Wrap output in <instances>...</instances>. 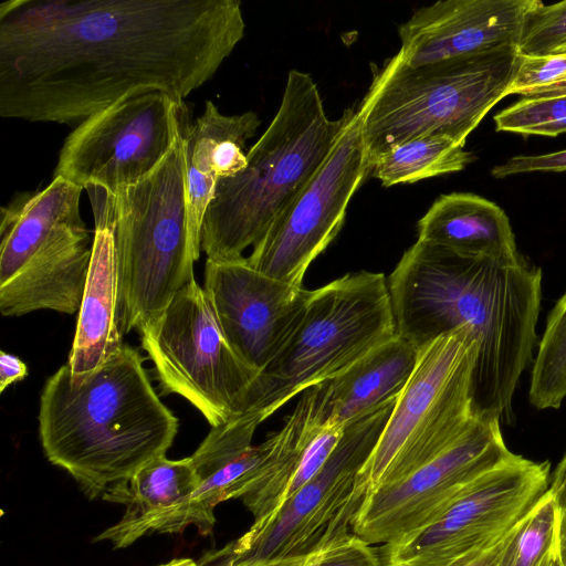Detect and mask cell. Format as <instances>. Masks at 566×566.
I'll return each instance as SVG.
<instances>
[{
  "mask_svg": "<svg viewBox=\"0 0 566 566\" xmlns=\"http://www.w3.org/2000/svg\"><path fill=\"white\" fill-rule=\"evenodd\" d=\"M239 0H9L0 116L80 124L140 92L185 99L244 35Z\"/></svg>",
  "mask_w": 566,
  "mask_h": 566,
  "instance_id": "6da1fadb",
  "label": "cell"
},
{
  "mask_svg": "<svg viewBox=\"0 0 566 566\" xmlns=\"http://www.w3.org/2000/svg\"><path fill=\"white\" fill-rule=\"evenodd\" d=\"M387 282L397 335L417 349L461 327L471 332L474 411L514 424L513 397L537 342L541 268L523 254L507 262L417 240Z\"/></svg>",
  "mask_w": 566,
  "mask_h": 566,
  "instance_id": "7a4b0ae2",
  "label": "cell"
},
{
  "mask_svg": "<svg viewBox=\"0 0 566 566\" xmlns=\"http://www.w3.org/2000/svg\"><path fill=\"white\" fill-rule=\"evenodd\" d=\"M38 419L48 460L90 499L166 455L179 427L154 389L144 358L127 344L82 382L61 366L44 385Z\"/></svg>",
  "mask_w": 566,
  "mask_h": 566,
  "instance_id": "3957f363",
  "label": "cell"
},
{
  "mask_svg": "<svg viewBox=\"0 0 566 566\" xmlns=\"http://www.w3.org/2000/svg\"><path fill=\"white\" fill-rule=\"evenodd\" d=\"M347 118L327 117L312 76L291 70L273 120L247 153L245 167L219 180L200 230L207 259L243 258L315 175Z\"/></svg>",
  "mask_w": 566,
  "mask_h": 566,
  "instance_id": "277c9868",
  "label": "cell"
},
{
  "mask_svg": "<svg viewBox=\"0 0 566 566\" xmlns=\"http://www.w3.org/2000/svg\"><path fill=\"white\" fill-rule=\"evenodd\" d=\"M517 46L408 66L397 54L374 71L361 103V129L370 163L422 136L465 145L490 109L507 96L518 64Z\"/></svg>",
  "mask_w": 566,
  "mask_h": 566,
  "instance_id": "5b68a950",
  "label": "cell"
},
{
  "mask_svg": "<svg viewBox=\"0 0 566 566\" xmlns=\"http://www.w3.org/2000/svg\"><path fill=\"white\" fill-rule=\"evenodd\" d=\"M185 137L139 181L115 195L113 227L122 334L160 314L195 280Z\"/></svg>",
  "mask_w": 566,
  "mask_h": 566,
  "instance_id": "8992f818",
  "label": "cell"
},
{
  "mask_svg": "<svg viewBox=\"0 0 566 566\" xmlns=\"http://www.w3.org/2000/svg\"><path fill=\"white\" fill-rule=\"evenodd\" d=\"M396 335L382 273H347L312 291L294 331L256 377L245 413L263 422L294 396L336 377Z\"/></svg>",
  "mask_w": 566,
  "mask_h": 566,
  "instance_id": "52a82bcc",
  "label": "cell"
},
{
  "mask_svg": "<svg viewBox=\"0 0 566 566\" xmlns=\"http://www.w3.org/2000/svg\"><path fill=\"white\" fill-rule=\"evenodd\" d=\"M478 343L461 327L418 349L415 369L397 399L355 493L364 499L426 464L454 443L478 419L473 378Z\"/></svg>",
  "mask_w": 566,
  "mask_h": 566,
  "instance_id": "ba28073f",
  "label": "cell"
},
{
  "mask_svg": "<svg viewBox=\"0 0 566 566\" xmlns=\"http://www.w3.org/2000/svg\"><path fill=\"white\" fill-rule=\"evenodd\" d=\"M397 401V400H396ZM396 401L347 426L321 471L273 515L259 522L198 566H256L306 554L354 534L363 501L356 478L376 446Z\"/></svg>",
  "mask_w": 566,
  "mask_h": 566,
  "instance_id": "9c48e42d",
  "label": "cell"
},
{
  "mask_svg": "<svg viewBox=\"0 0 566 566\" xmlns=\"http://www.w3.org/2000/svg\"><path fill=\"white\" fill-rule=\"evenodd\" d=\"M138 332L164 392L188 400L211 427L245 413L259 373L232 349L196 280Z\"/></svg>",
  "mask_w": 566,
  "mask_h": 566,
  "instance_id": "30bf717a",
  "label": "cell"
},
{
  "mask_svg": "<svg viewBox=\"0 0 566 566\" xmlns=\"http://www.w3.org/2000/svg\"><path fill=\"white\" fill-rule=\"evenodd\" d=\"M549 461L513 453L423 525L380 545L382 566H451L500 541L548 490Z\"/></svg>",
  "mask_w": 566,
  "mask_h": 566,
  "instance_id": "8fae6325",
  "label": "cell"
},
{
  "mask_svg": "<svg viewBox=\"0 0 566 566\" xmlns=\"http://www.w3.org/2000/svg\"><path fill=\"white\" fill-rule=\"evenodd\" d=\"M190 125L185 99L161 91L128 95L75 126L53 178L116 193L150 174Z\"/></svg>",
  "mask_w": 566,
  "mask_h": 566,
  "instance_id": "7c38bea8",
  "label": "cell"
},
{
  "mask_svg": "<svg viewBox=\"0 0 566 566\" xmlns=\"http://www.w3.org/2000/svg\"><path fill=\"white\" fill-rule=\"evenodd\" d=\"M346 112L324 163L247 258L262 274L302 286L308 266L335 239L350 199L370 174L360 112L358 107Z\"/></svg>",
  "mask_w": 566,
  "mask_h": 566,
  "instance_id": "4fadbf2b",
  "label": "cell"
},
{
  "mask_svg": "<svg viewBox=\"0 0 566 566\" xmlns=\"http://www.w3.org/2000/svg\"><path fill=\"white\" fill-rule=\"evenodd\" d=\"M501 422L481 418L449 448L405 478L367 494L352 530L384 545L423 525L474 479L507 460Z\"/></svg>",
  "mask_w": 566,
  "mask_h": 566,
  "instance_id": "5bb4252c",
  "label": "cell"
},
{
  "mask_svg": "<svg viewBox=\"0 0 566 566\" xmlns=\"http://www.w3.org/2000/svg\"><path fill=\"white\" fill-rule=\"evenodd\" d=\"M306 413L307 400L303 395L284 426L259 446H252L261 423L254 415L244 413L212 427L191 455L200 485L168 516L158 533H178L195 525L199 534H211L214 507L227 500L242 499L265 480L301 432Z\"/></svg>",
  "mask_w": 566,
  "mask_h": 566,
  "instance_id": "9a60e30c",
  "label": "cell"
},
{
  "mask_svg": "<svg viewBox=\"0 0 566 566\" xmlns=\"http://www.w3.org/2000/svg\"><path fill=\"white\" fill-rule=\"evenodd\" d=\"M203 290L226 339L259 374L282 349L312 293L262 274L244 256L207 259Z\"/></svg>",
  "mask_w": 566,
  "mask_h": 566,
  "instance_id": "2e32d148",
  "label": "cell"
},
{
  "mask_svg": "<svg viewBox=\"0 0 566 566\" xmlns=\"http://www.w3.org/2000/svg\"><path fill=\"white\" fill-rule=\"evenodd\" d=\"M536 0H444L422 7L399 27L397 56L408 66L518 46Z\"/></svg>",
  "mask_w": 566,
  "mask_h": 566,
  "instance_id": "e0dca14e",
  "label": "cell"
},
{
  "mask_svg": "<svg viewBox=\"0 0 566 566\" xmlns=\"http://www.w3.org/2000/svg\"><path fill=\"white\" fill-rule=\"evenodd\" d=\"M84 190L93 211L94 234L91 266L66 363L75 382L91 377L124 346L113 233L115 195L92 184Z\"/></svg>",
  "mask_w": 566,
  "mask_h": 566,
  "instance_id": "ac0fdd59",
  "label": "cell"
},
{
  "mask_svg": "<svg viewBox=\"0 0 566 566\" xmlns=\"http://www.w3.org/2000/svg\"><path fill=\"white\" fill-rule=\"evenodd\" d=\"M417 356L418 349L396 335L336 377L307 389L306 424L346 428L396 401Z\"/></svg>",
  "mask_w": 566,
  "mask_h": 566,
  "instance_id": "d6986e66",
  "label": "cell"
},
{
  "mask_svg": "<svg viewBox=\"0 0 566 566\" xmlns=\"http://www.w3.org/2000/svg\"><path fill=\"white\" fill-rule=\"evenodd\" d=\"M93 238L84 226L66 228L46 241L0 284V312L21 316L39 310L80 311L92 261Z\"/></svg>",
  "mask_w": 566,
  "mask_h": 566,
  "instance_id": "ffe728a7",
  "label": "cell"
},
{
  "mask_svg": "<svg viewBox=\"0 0 566 566\" xmlns=\"http://www.w3.org/2000/svg\"><path fill=\"white\" fill-rule=\"evenodd\" d=\"M261 120L252 112L222 114L207 101L202 114L190 125L185 137L186 188L189 226L200 252V230L206 210L220 179L241 171L247 165V142Z\"/></svg>",
  "mask_w": 566,
  "mask_h": 566,
  "instance_id": "44dd1931",
  "label": "cell"
},
{
  "mask_svg": "<svg viewBox=\"0 0 566 566\" xmlns=\"http://www.w3.org/2000/svg\"><path fill=\"white\" fill-rule=\"evenodd\" d=\"M199 485L191 457L169 460L161 455L151 460L103 494V500L125 504L126 510L123 517L95 541H108L115 548H125L143 535L158 532Z\"/></svg>",
  "mask_w": 566,
  "mask_h": 566,
  "instance_id": "7402d4cb",
  "label": "cell"
},
{
  "mask_svg": "<svg viewBox=\"0 0 566 566\" xmlns=\"http://www.w3.org/2000/svg\"><path fill=\"white\" fill-rule=\"evenodd\" d=\"M418 240L454 252L513 262L521 258L505 211L470 192L439 196L417 223Z\"/></svg>",
  "mask_w": 566,
  "mask_h": 566,
  "instance_id": "603a6c76",
  "label": "cell"
},
{
  "mask_svg": "<svg viewBox=\"0 0 566 566\" xmlns=\"http://www.w3.org/2000/svg\"><path fill=\"white\" fill-rule=\"evenodd\" d=\"M84 189L55 177L41 191L17 197L1 209L0 284L11 279L60 231L84 226L80 201Z\"/></svg>",
  "mask_w": 566,
  "mask_h": 566,
  "instance_id": "cb8c5ba5",
  "label": "cell"
},
{
  "mask_svg": "<svg viewBox=\"0 0 566 566\" xmlns=\"http://www.w3.org/2000/svg\"><path fill=\"white\" fill-rule=\"evenodd\" d=\"M475 160L464 146L444 136H422L399 144L376 159L370 174L382 186L416 182L463 170Z\"/></svg>",
  "mask_w": 566,
  "mask_h": 566,
  "instance_id": "d4e9b609",
  "label": "cell"
},
{
  "mask_svg": "<svg viewBox=\"0 0 566 566\" xmlns=\"http://www.w3.org/2000/svg\"><path fill=\"white\" fill-rule=\"evenodd\" d=\"M558 515L559 505L547 490L504 536L499 566H551Z\"/></svg>",
  "mask_w": 566,
  "mask_h": 566,
  "instance_id": "484cf974",
  "label": "cell"
},
{
  "mask_svg": "<svg viewBox=\"0 0 566 566\" xmlns=\"http://www.w3.org/2000/svg\"><path fill=\"white\" fill-rule=\"evenodd\" d=\"M530 402L537 409H558L566 398V292L546 319L532 364Z\"/></svg>",
  "mask_w": 566,
  "mask_h": 566,
  "instance_id": "4316f807",
  "label": "cell"
},
{
  "mask_svg": "<svg viewBox=\"0 0 566 566\" xmlns=\"http://www.w3.org/2000/svg\"><path fill=\"white\" fill-rule=\"evenodd\" d=\"M496 132L555 137L566 133V94L522 96L493 117Z\"/></svg>",
  "mask_w": 566,
  "mask_h": 566,
  "instance_id": "83f0119b",
  "label": "cell"
},
{
  "mask_svg": "<svg viewBox=\"0 0 566 566\" xmlns=\"http://www.w3.org/2000/svg\"><path fill=\"white\" fill-rule=\"evenodd\" d=\"M566 43V0L545 4L536 0L527 12L518 43L523 56L553 54Z\"/></svg>",
  "mask_w": 566,
  "mask_h": 566,
  "instance_id": "f1b7e54d",
  "label": "cell"
},
{
  "mask_svg": "<svg viewBox=\"0 0 566 566\" xmlns=\"http://www.w3.org/2000/svg\"><path fill=\"white\" fill-rule=\"evenodd\" d=\"M256 566H382L378 548L352 534L306 554Z\"/></svg>",
  "mask_w": 566,
  "mask_h": 566,
  "instance_id": "f546056e",
  "label": "cell"
},
{
  "mask_svg": "<svg viewBox=\"0 0 566 566\" xmlns=\"http://www.w3.org/2000/svg\"><path fill=\"white\" fill-rule=\"evenodd\" d=\"M535 171H566V149L543 155H517L492 168L491 175L506 178Z\"/></svg>",
  "mask_w": 566,
  "mask_h": 566,
  "instance_id": "4dcf8cb0",
  "label": "cell"
},
{
  "mask_svg": "<svg viewBox=\"0 0 566 566\" xmlns=\"http://www.w3.org/2000/svg\"><path fill=\"white\" fill-rule=\"evenodd\" d=\"M28 375L27 365L17 356L0 352V392Z\"/></svg>",
  "mask_w": 566,
  "mask_h": 566,
  "instance_id": "1f68e13d",
  "label": "cell"
},
{
  "mask_svg": "<svg viewBox=\"0 0 566 566\" xmlns=\"http://www.w3.org/2000/svg\"><path fill=\"white\" fill-rule=\"evenodd\" d=\"M507 534V533H506ZM505 534V535H506ZM504 535V536H505ZM504 536L495 544L473 554L451 566H499Z\"/></svg>",
  "mask_w": 566,
  "mask_h": 566,
  "instance_id": "d6a6232c",
  "label": "cell"
},
{
  "mask_svg": "<svg viewBox=\"0 0 566 566\" xmlns=\"http://www.w3.org/2000/svg\"><path fill=\"white\" fill-rule=\"evenodd\" d=\"M548 490L559 506L566 505V453L551 474Z\"/></svg>",
  "mask_w": 566,
  "mask_h": 566,
  "instance_id": "836d02e7",
  "label": "cell"
},
{
  "mask_svg": "<svg viewBox=\"0 0 566 566\" xmlns=\"http://www.w3.org/2000/svg\"><path fill=\"white\" fill-rule=\"evenodd\" d=\"M556 557L559 566H566V505L559 506Z\"/></svg>",
  "mask_w": 566,
  "mask_h": 566,
  "instance_id": "e575fe53",
  "label": "cell"
},
{
  "mask_svg": "<svg viewBox=\"0 0 566 566\" xmlns=\"http://www.w3.org/2000/svg\"><path fill=\"white\" fill-rule=\"evenodd\" d=\"M563 94H566V78L557 83L534 90L531 93L526 94L525 96H552Z\"/></svg>",
  "mask_w": 566,
  "mask_h": 566,
  "instance_id": "d590c367",
  "label": "cell"
},
{
  "mask_svg": "<svg viewBox=\"0 0 566 566\" xmlns=\"http://www.w3.org/2000/svg\"><path fill=\"white\" fill-rule=\"evenodd\" d=\"M551 566H559V565H558V562H557V557H556V559L552 563V565H551Z\"/></svg>",
  "mask_w": 566,
  "mask_h": 566,
  "instance_id": "8d00e7d4",
  "label": "cell"
}]
</instances>
